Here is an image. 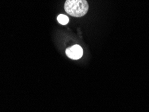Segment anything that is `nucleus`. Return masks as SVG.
Returning <instances> with one entry per match:
<instances>
[{
    "instance_id": "3",
    "label": "nucleus",
    "mask_w": 149,
    "mask_h": 112,
    "mask_svg": "<svg viewBox=\"0 0 149 112\" xmlns=\"http://www.w3.org/2000/svg\"><path fill=\"white\" fill-rule=\"evenodd\" d=\"M57 20L59 23L62 25H66L69 22V19L67 16L63 14H60L57 17Z\"/></svg>"
},
{
    "instance_id": "1",
    "label": "nucleus",
    "mask_w": 149,
    "mask_h": 112,
    "mask_svg": "<svg viewBox=\"0 0 149 112\" xmlns=\"http://www.w3.org/2000/svg\"><path fill=\"white\" fill-rule=\"evenodd\" d=\"M65 10L72 16L82 17L87 14L89 5L86 0H67Z\"/></svg>"
},
{
    "instance_id": "2",
    "label": "nucleus",
    "mask_w": 149,
    "mask_h": 112,
    "mask_svg": "<svg viewBox=\"0 0 149 112\" xmlns=\"http://www.w3.org/2000/svg\"><path fill=\"white\" fill-rule=\"evenodd\" d=\"M83 51L82 48L77 45L68 48L66 50L67 56L73 60H78L81 58L83 56Z\"/></svg>"
}]
</instances>
